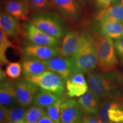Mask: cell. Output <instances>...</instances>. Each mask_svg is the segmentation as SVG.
Segmentation results:
<instances>
[{
  "instance_id": "6da1fadb",
  "label": "cell",
  "mask_w": 123,
  "mask_h": 123,
  "mask_svg": "<svg viewBox=\"0 0 123 123\" xmlns=\"http://www.w3.org/2000/svg\"><path fill=\"white\" fill-rule=\"evenodd\" d=\"M87 81L90 90L100 98L123 96V75L119 72H91L87 74Z\"/></svg>"
},
{
  "instance_id": "7a4b0ae2",
  "label": "cell",
  "mask_w": 123,
  "mask_h": 123,
  "mask_svg": "<svg viewBox=\"0 0 123 123\" xmlns=\"http://www.w3.org/2000/svg\"><path fill=\"white\" fill-rule=\"evenodd\" d=\"M81 36L82 39L79 50L70 59L75 74H88L96 68L98 59L92 38L85 35Z\"/></svg>"
},
{
  "instance_id": "3957f363",
  "label": "cell",
  "mask_w": 123,
  "mask_h": 123,
  "mask_svg": "<svg viewBox=\"0 0 123 123\" xmlns=\"http://www.w3.org/2000/svg\"><path fill=\"white\" fill-rule=\"evenodd\" d=\"M92 40L100 70L103 72L114 70L118 64V60L113 41L101 34L96 35Z\"/></svg>"
},
{
  "instance_id": "277c9868",
  "label": "cell",
  "mask_w": 123,
  "mask_h": 123,
  "mask_svg": "<svg viewBox=\"0 0 123 123\" xmlns=\"http://www.w3.org/2000/svg\"><path fill=\"white\" fill-rule=\"evenodd\" d=\"M44 33L57 39L63 37L64 22L57 14L51 12H41L32 17L31 21Z\"/></svg>"
},
{
  "instance_id": "5b68a950",
  "label": "cell",
  "mask_w": 123,
  "mask_h": 123,
  "mask_svg": "<svg viewBox=\"0 0 123 123\" xmlns=\"http://www.w3.org/2000/svg\"><path fill=\"white\" fill-rule=\"evenodd\" d=\"M24 79L59 97L62 96L65 91L66 81L59 74L52 71L47 70L37 75L24 76Z\"/></svg>"
},
{
  "instance_id": "8992f818",
  "label": "cell",
  "mask_w": 123,
  "mask_h": 123,
  "mask_svg": "<svg viewBox=\"0 0 123 123\" xmlns=\"http://www.w3.org/2000/svg\"><path fill=\"white\" fill-rule=\"evenodd\" d=\"M97 117L102 123H123V96L101 101Z\"/></svg>"
},
{
  "instance_id": "52a82bcc",
  "label": "cell",
  "mask_w": 123,
  "mask_h": 123,
  "mask_svg": "<svg viewBox=\"0 0 123 123\" xmlns=\"http://www.w3.org/2000/svg\"><path fill=\"white\" fill-rule=\"evenodd\" d=\"M18 103L23 108L28 107L33 103L34 99L38 91V86L23 79L15 83Z\"/></svg>"
},
{
  "instance_id": "ba28073f",
  "label": "cell",
  "mask_w": 123,
  "mask_h": 123,
  "mask_svg": "<svg viewBox=\"0 0 123 123\" xmlns=\"http://www.w3.org/2000/svg\"><path fill=\"white\" fill-rule=\"evenodd\" d=\"M25 33L31 43L49 46H57L60 43V39L44 33L31 22L26 25Z\"/></svg>"
},
{
  "instance_id": "9c48e42d",
  "label": "cell",
  "mask_w": 123,
  "mask_h": 123,
  "mask_svg": "<svg viewBox=\"0 0 123 123\" xmlns=\"http://www.w3.org/2000/svg\"><path fill=\"white\" fill-rule=\"evenodd\" d=\"M43 62L47 70L57 73L66 81L75 74L70 58L55 56Z\"/></svg>"
},
{
  "instance_id": "30bf717a",
  "label": "cell",
  "mask_w": 123,
  "mask_h": 123,
  "mask_svg": "<svg viewBox=\"0 0 123 123\" xmlns=\"http://www.w3.org/2000/svg\"><path fill=\"white\" fill-rule=\"evenodd\" d=\"M23 54L26 57H32L41 61L51 59L59 54V47L38 45L33 43L25 44Z\"/></svg>"
},
{
  "instance_id": "8fae6325",
  "label": "cell",
  "mask_w": 123,
  "mask_h": 123,
  "mask_svg": "<svg viewBox=\"0 0 123 123\" xmlns=\"http://www.w3.org/2000/svg\"><path fill=\"white\" fill-rule=\"evenodd\" d=\"M84 111L78 101L68 99L63 103L60 109L61 123H74L84 116Z\"/></svg>"
},
{
  "instance_id": "7c38bea8",
  "label": "cell",
  "mask_w": 123,
  "mask_h": 123,
  "mask_svg": "<svg viewBox=\"0 0 123 123\" xmlns=\"http://www.w3.org/2000/svg\"><path fill=\"white\" fill-rule=\"evenodd\" d=\"M81 39L82 36L77 32H67L64 34L61 46L59 47V54L63 57H72L79 50Z\"/></svg>"
},
{
  "instance_id": "4fadbf2b",
  "label": "cell",
  "mask_w": 123,
  "mask_h": 123,
  "mask_svg": "<svg viewBox=\"0 0 123 123\" xmlns=\"http://www.w3.org/2000/svg\"><path fill=\"white\" fill-rule=\"evenodd\" d=\"M66 83V93L70 98L81 97L88 91V84L82 73L75 74Z\"/></svg>"
},
{
  "instance_id": "5bb4252c",
  "label": "cell",
  "mask_w": 123,
  "mask_h": 123,
  "mask_svg": "<svg viewBox=\"0 0 123 123\" xmlns=\"http://www.w3.org/2000/svg\"><path fill=\"white\" fill-rule=\"evenodd\" d=\"M54 6L67 21H75L79 15L80 9L76 0H52Z\"/></svg>"
},
{
  "instance_id": "9a60e30c",
  "label": "cell",
  "mask_w": 123,
  "mask_h": 123,
  "mask_svg": "<svg viewBox=\"0 0 123 123\" xmlns=\"http://www.w3.org/2000/svg\"><path fill=\"white\" fill-rule=\"evenodd\" d=\"M5 10L18 20H26L30 13L29 3L22 0H6Z\"/></svg>"
},
{
  "instance_id": "2e32d148",
  "label": "cell",
  "mask_w": 123,
  "mask_h": 123,
  "mask_svg": "<svg viewBox=\"0 0 123 123\" xmlns=\"http://www.w3.org/2000/svg\"><path fill=\"white\" fill-rule=\"evenodd\" d=\"M100 99L90 90L85 95L80 97L77 101L86 114L97 116L101 104Z\"/></svg>"
},
{
  "instance_id": "e0dca14e",
  "label": "cell",
  "mask_w": 123,
  "mask_h": 123,
  "mask_svg": "<svg viewBox=\"0 0 123 123\" xmlns=\"http://www.w3.org/2000/svg\"><path fill=\"white\" fill-rule=\"evenodd\" d=\"M99 30L103 36L116 39L123 34V23L113 20L99 21Z\"/></svg>"
},
{
  "instance_id": "ac0fdd59",
  "label": "cell",
  "mask_w": 123,
  "mask_h": 123,
  "mask_svg": "<svg viewBox=\"0 0 123 123\" xmlns=\"http://www.w3.org/2000/svg\"><path fill=\"white\" fill-rule=\"evenodd\" d=\"M17 102L15 84L8 79L1 81L0 104L1 105L11 106Z\"/></svg>"
},
{
  "instance_id": "d6986e66",
  "label": "cell",
  "mask_w": 123,
  "mask_h": 123,
  "mask_svg": "<svg viewBox=\"0 0 123 123\" xmlns=\"http://www.w3.org/2000/svg\"><path fill=\"white\" fill-rule=\"evenodd\" d=\"M0 27L8 36H17L21 30V25L18 19L5 11L1 12Z\"/></svg>"
},
{
  "instance_id": "ffe728a7",
  "label": "cell",
  "mask_w": 123,
  "mask_h": 123,
  "mask_svg": "<svg viewBox=\"0 0 123 123\" xmlns=\"http://www.w3.org/2000/svg\"><path fill=\"white\" fill-rule=\"evenodd\" d=\"M22 72L24 76L39 75L47 70L41 60L32 57H26L22 62Z\"/></svg>"
},
{
  "instance_id": "44dd1931",
  "label": "cell",
  "mask_w": 123,
  "mask_h": 123,
  "mask_svg": "<svg viewBox=\"0 0 123 123\" xmlns=\"http://www.w3.org/2000/svg\"><path fill=\"white\" fill-rule=\"evenodd\" d=\"M96 18L98 21L113 20L123 23V5L118 4L102 9L96 15Z\"/></svg>"
},
{
  "instance_id": "7402d4cb",
  "label": "cell",
  "mask_w": 123,
  "mask_h": 123,
  "mask_svg": "<svg viewBox=\"0 0 123 123\" xmlns=\"http://www.w3.org/2000/svg\"><path fill=\"white\" fill-rule=\"evenodd\" d=\"M61 98L49 91L39 89L35 95L33 104L41 108H47L54 104Z\"/></svg>"
},
{
  "instance_id": "603a6c76",
  "label": "cell",
  "mask_w": 123,
  "mask_h": 123,
  "mask_svg": "<svg viewBox=\"0 0 123 123\" xmlns=\"http://www.w3.org/2000/svg\"><path fill=\"white\" fill-rule=\"evenodd\" d=\"M9 37L2 30H0V63L1 66L7 64L10 62L6 56L7 49L14 47V46L10 42Z\"/></svg>"
},
{
  "instance_id": "cb8c5ba5",
  "label": "cell",
  "mask_w": 123,
  "mask_h": 123,
  "mask_svg": "<svg viewBox=\"0 0 123 123\" xmlns=\"http://www.w3.org/2000/svg\"><path fill=\"white\" fill-rule=\"evenodd\" d=\"M68 95L67 93L64 94L54 104L46 108V113L52 120L55 123H61L60 119V109L63 103L67 99Z\"/></svg>"
},
{
  "instance_id": "d4e9b609",
  "label": "cell",
  "mask_w": 123,
  "mask_h": 123,
  "mask_svg": "<svg viewBox=\"0 0 123 123\" xmlns=\"http://www.w3.org/2000/svg\"><path fill=\"white\" fill-rule=\"evenodd\" d=\"M25 115L24 108L18 106L10 108L7 123H25Z\"/></svg>"
},
{
  "instance_id": "484cf974",
  "label": "cell",
  "mask_w": 123,
  "mask_h": 123,
  "mask_svg": "<svg viewBox=\"0 0 123 123\" xmlns=\"http://www.w3.org/2000/svg\"><path fill=\"white\" fill-rule=\"evenodd\" d=\"M45 113L46 111L43 108L35 105L32 106L26 111L25 123H38Z\"/></svg>"
},
{
  "instance_id": "4316f807",
  "label": "cell",
  "mask_w": 123,
  "mask_h": 123,
  "mask_svg": "<svg viewBox=\"0 0 123 123\" xmlns=\"http://www.w3.org/2000/svg\"><path fill=\"white\" fill-rule=\"evenodd\" d=\"M22 63L18 62H9L5 69V73L7 76L11 79H18L22 73Z\"/></svg>"
},
{
  "instance_id": "83f0119b",
  "label": "cell",
  "mask_w": 123,
  "mask_h": 123,
  "mask_svg": "<svg viewBox=\"0 0 123 123\" xmlns=\"http://www.w3.org/2000/svg\"><path fill=\"white\" fill-rule=\"evenodd\" d=\"M29 3L33 9L39 13L44 12L50 6V0H29Z\"/></svg>"
},
{
  "instance_id": "f1b7e54d",
  "label": "cell",
  "mask_w": 123,
  "mask_h": 123,
  "mask_svg": "<svg viewBox=\"0 0 123 123\" xmlns=\"http://www.w3.org/2000/svg\"><path fill=\"white\" fill-rule=\"evenodd\" d=\"M114 43L116 53L120 57L123 58V34L115 40Z\"/></svg>"
},
{
  "instance_id": "f546056e",
  "label": "cell",
  "mask_w": 123,
  "mask_h": 123,
  "mask_svg": "<svg viewBox=\"0 0 123 123\" xmlns=\"http://www.w3.org/2000/svg\"><path fill=\"white\" fill-rule=\"evenodd\" d=\"M9 109L4 105L0 106V123H6L8 117Z\"/></svg>"
},
{
  "instance_id": "4dcf8cb0",
  "label": "cell",
  "mask_w": 123,
  "mask_h": 123,
  "mask_svg": "<svg viewBox=\"0 0 123 123\" xmlns=\"http://www.w3.org/2000/svg\"><path fill=\"white\" fill-rule=\"evenodd\" d=\"M82 120L83 123H102L97 116L87 114L84 115Z\"/></svg>"
},
{
  "instance_id": "1f68e13d",
  "label": "cell",
  "mask_w": 123,
  "mask_h": 123,
  "mask_svg": "<svg viewBox=\"0 0 123 123\" xmlns=\"http://www.w3.org/2000/svg\"><path fill=\"white\" fill-rule=\"evenodd\" d=\"M98 6L102 9H107L111 6V0H96Z\"/></svg>"
},
{
  "instance_id": "d6a6232c",
  "label": "cell",
  "mask_w": 123,
  "mask_h": 123,
  "mask_svg": "<svg viewBox=\"0 0 123 123\" xmlns=\"http://www.w3.org/2000/svg\"><path fill=\"white\" fill-rule=\"evenodd\" d=\"M38 123H55L53 120H52L50 119V117L47 115V113H44V114L42 116V117L40 119Z\"/></svg>"
},
{
  "instance_id": "836d02e7",
  "label": "cell",
  "mask_w": 123,
  "mask_h": 123,
  "mask_svg": "<svg viewBox=\"0 0 123 123\" xmlns=\"http://www.w3.org/2000/svg\"><path fill=\"white\" fill-rule=\"evenodd\" d=\"M6 79H7V78L5 71H4L2 68H1L0 69V80H1V81H3Z\"/></svg>"
},
{
  "instance_id": "e575fe53",
  "label": "cell",
  "mask_w": 123,
  "mask_h": 123,
  "mask_svg": "<svg viewBox=\"0 0 123 123\" xmlns=\"http://www.w3.org/2000/svg\"><path fill=\"white\" fill-rule=\"evenodd\" d=\"M121 0H111V3L112 5H117L118 4H119L120 1Z\"/></svg>"
},
{
  "instance_id": "d590c367",
  "label": "cell",
  "mask_w": 123,
  "mask_h": 123,
  "mask_svg": "<svg viewBox=\"0 0 123 123\" xmlns=\"http://www.w3.org/2000/svg\"><path fill=\"white\" fill-rule=\"evenodd\" d=\"M74 123H83V120L81 119L80 120H79L78 121H76V122H75Z\"/></svg>"
},
{
  "instance_id": "8d00e7d4",
  "label": "cell",
  "mask_w": 123,
  "mask_h": 123,
  "mask_svg": "<svg viewBox=\"0 0 123 123\" xmlns=\"http://www.w3.org/2000/svg\"><path fill=\"white\" fill-rule=\"evenodd\" d=\"M81 2H84V3H87V2H90V1H91V0H80Z\"/></svg>"
},
{
  "instance_id": "74e56055",
  "label": "cell",
  "mask_w": 123,
  "mask_h": 123,
  "mask_svg": "<svg viewBox=\"0 0 123 123\" xmlns=\"http://www.w3.org/2000/svg\"><path fill=\"white\" fill-rule=\"evenodd\" d=\"M22 1H25V2H27V3H29V0H22Z\"/></svg>"
},
{
  "instance_id": "f35d334b",
  "label": "cell",
  "mask_w": 123,
  "mask_h": 123,
  "mask_svg": "<svg viewBox=\"0 0 123 123\" xmlns=\"http://www.w3.org/2000/svg\"><path fill=\"white\" fill-rule=\"evenodd\" d=\"M121 4L123 5V0H121Z\"/></svg>"
},
{
  "instance_id": "ab89813d",
  "label": "cell",
  "mask_w": 123,
  "mask_h": 123,
  "mask_svg": "<svg viewBox=\"0 0 123 123\" xmlns=\"http://www.w3.org/2000/svg\"><path fill=\"white\" fill-rule=\"evenodd\" d=\"M108 123H114V122H109Z\"/></svg>"
},
{
  "instance_id": "60d3db41",
  "label": "cell",
  "mask_w": 123,
  "mask_h": 123,
  "mask_svg": "<svg viewBox=\"0 0 123 123\" xmlns=\"http://www.w3.org/2000/svg\"><path fill=\"white\" fill-rule=\"evenodd\" d=\"M122 61H123V58H122Z\"/></svg>"
},
{
  "instance_id": "b9f144b4",
  "label": "cell",
  "mask_w": 123,
  "mask_h": 123,
  "mask_svg": "<svg viewBox=\"0 0 123 123\" xmlns=\"http://www.w3.org/2000/svg\"><path fill=\"white\" fill-rule=\"evenodd\" d=\"M7 123V122L6 123Z\"/></svg>"
}]
</instances>
